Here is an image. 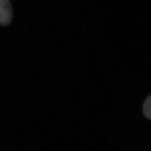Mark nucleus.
<instances>
[{"instance_id":"obj_1","label":"nucleus","mask_w":151,"mask_h":151,"mask_svg":"<svg viewBox=\"0 0 151 151\" xmlns=\"http://www.w3.org/2000/svg\"><path fill=\"white\" fill-rule=\"evenodd\" d=\"M13 11L9 0H0V25L7 26L11 24Z\"/></svg>"},{"instance_id":"obj_2","label":"nucleus","mask_w":151,"mask_h":151,"mask_svg":"<svg viewBox=\"0 0 151 151\" xmlns=\"http://www.w3.org/2000/svg\"><path fill=\"white\" fill-rule=\"evenodd\" d=\"M143 113L147 119L151 120V96L148 97L144 103L143 106Z\"/></svg>"}]
</instances>
